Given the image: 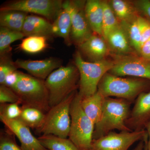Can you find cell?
I'll use <instances>...</instances> for the list:
<instances>
[{
  "label": "cell",
  "instance_id": "obj_34",
  "mask_svg": "<svg viewBox=\"0 0 150 150\" xmlns=\"http://www.w3.org/2000/svg\"><path fill=\"white\" fill-rule=\"evenodd\" d=\"M138 12L141 13L150 21V1L139 0L134 2Z\"/></svg>",
  "mask_w": 150,
  "mask_h": 150
},
{
  "label": "cell",
  "instance_id": "obj_26",
  "mask_svg": "<svg viewBox=\"0 0 150 150\" xmlns=\"http://www.w3.org/2000/svg\"><path fill=\"white\" fill-rule=\"evenodd\" d=\"M25 37L22 32L15 31L7 28L0 27V55L8 54L11 50L10 45L16 40Z\"/></svg>",
  "mask_w": 150,
  "mask_h": 150
},
{
  "label": "cell",
  "instance_id": "obj_33",
  "mask_svg": "<svg viewBox=\"0 0 150 150\" xmlns=\"http://www.w3.org/2000/svg\"><path fill=\"white\" fill-rule=\"evenodd\" d=\"M138 21L139 23L141 34V46L150 38V21L145 18L139 16Z\"/></svg>",
  "mask_w": 150,
  "mask_h": 150
},
{
  "label": "cell",
  "instance_id": "obj_9",
  "mask_svg": "<svg viewBox=\"0 0 150 150\" xmlns=\"http://www.w3.org/2000/svg\"><path fill=\"white\" fill-rule=\"evenodd\" d=\"M148 139L147 131H111L105 136L93 139L90 150H128L135 142Z\"/></svg>",
  "mask_w": 150,
  "mask_h": 150
},
{
  "label": "cell",
  "instance_id": "obj_3",
  "mask_svg": "<svg viewBox=\"0 0 150 150\" xmlns=\"http://www.w3.org/2000/svg\"><path fill=\"white\" fill-rule=\"evenodd\" d=\"M80 75L73 65L60 67L45 80L50 107L55 106L79 88Z\"/></svg>",
  "mask_w": 150,
  "mask_h": 150
},
{
  "label": "cell",
  "instance_id": "obj_20",
  "mask_svg": "<svg viewBox=\"0 0 150 150\" xmlns=\"http://www.w3.org/2000/svg\"><path fill=\"white\" fill-rule=\"evenodd\" d=\"M105 99V98L98 91L91 96L81 98V105L84 112L95 125L100 119Z\"/></svg>",
  "mask_w": 150,
  "mask_h": 150
},
{
  "label": "cell",
  "instance_id": "obj_39",
  "mask_svg": "<svg viewBox=\"0 0 150 150\" xmlns=\"http://www.w3.org/2000/svg\"><path fill=\"white\" fill-rule=\"evenodd\" d=\"M144 150H147V149L146 146V145H145V147H144Z\"/></svg>",
  "mask_w": 150,
  "mask_h": 150
},
{
  "label": "cell",
  "instance_id": "obj_30",
  "mask_svg": "<svg viewBox=\"0 0 150 150\" xmlns=\"http://www.w3.org/2000/svg\"><path fill=\"white\" fill-rule=\"evenodd\" d=\"M14 135L7 129L0 133V150H23L17 144Z\"/></svg>",
  "mask_w": 150,
  "mask_h": 150
},
{
  "label": "cell",
  "instance_id": "obj_22",
  "mask_svg": "<svg viewBox=\"0 0 150 150\" xmlns=\"http://www.w3.org/2000/svg\"><path fill=\"white\" fill-rule=\"evenodd\" d=\"M28 13L21 11H1L0 25L2 27L21 32Z\"/></svg>",
  "mask_w": 150,
  "mask_h": 150
},
{
  "label": "cell",
  "instance_id": "obj_16",
  "mask_svg": "<svg viewBox=\"0 0 150 150\" xmlns=\"http://www.w3.org/2000/svg\"><path fill=\"white\" fill-rule=\"evenodd\" d=\"M104 39L110 52L115 55L137 54L131 46L126 31L120 23L118 27L108 34Z\"/></svg>",
  "mask_w": 150,
  "mask_h": 150
},
{
  "label": "cell",
  "instance_id": "obj_27",
  "mask_svg": "<svg viewBox=\"0 0 150 150\" xmlns=\"http://www.w3.org/2000/svg\"><path fill=\"white\" fill-rule=\"evenodd\" d=\"M103 6V36L104 38L120 25V22L107 1H102Z\"/></svg>",
  "mask_w": 150,
  "mask_h": 150
},
{
  "label": "cell",
  "instance_id": "obj_21",
  "mask_svg": "<svg viewBox=\"0 0 150 150\" xmlns=\"http://www.w3.org/2000/svg\"><path fill=\"white\" fill-rule=\"evenodd\" d=\"M108 2L120 23L131 21L139 16L134 3L124 0H111Z\"/></svg>",
  "mask_w": 150,
  "mask_h": 150
},
{
  "label": "cell",
  "instance_id": "obj_11",
  "mask_svg": "<svg viewBox=\"0 0 150 150\" xmlns=\"http://www.w3.org/2000/svg\"><path fill=\"white\" fill-rule=\"evenodd\" d=\"M86 1H69L71 16V43L79 46L94 33L85 12Z\"/></svg>",
  "mask_w": 150,
  "mask_h": 150
},
{
  "label": "cell",
  "instance_id": "obj_10",
  "mask_svg": "<svg viewBox=\"0 0 150 150\" xmlns=\"http://www.w3.org/2000/svg\"><path fill=\"white\" fill-rule=\"evenodd\" d=\"M113 66L108 73L122 77L125 76L150 81V62L137 54L114 55Z\"/></svg>",
  "mask_w": 150,
  "mask_h": 150
},
{
  "label": "cell",
  "instance_id": "obj_6",
  "mask_svg": "<svg viewBox=\"0 0 150 150\" xmlns=\"http://www.w3.org/2000/svg\"><path fill=\"white\" fill-rule=\"evenodd\" d=\"M81 99L77 92L70 108L71 123L68 137L80 150H90L95 124L84 112Z\"/></svg>",
  "mask_w": 150,
  "mask_h": 150
},
{
  "label": "cell",
  "instance_id": "obj_19",
  "mask_svg": "<svg viewBox=\"0 0 150 150\" xmlns=\"http://www.w3.org/2000/svg\"><path fill=\"white\" fill-rule=\"evenodd\" d=\"M86 17L93 32L103 36L102 23L103 6L102 1L88 0L85 6Z\"/></svg>",
  "mask_w": 150,
  "mask_h": 150
},
{
  "label": "cell",
  "instance_id": "obj_23",
  "mask_svg": "<svg viewBox=\"0 0 150 150\" xmlns=\"http://www.w3.org/2000/svg\"><path fill=\"white\" fill-rule=\"evenodd\" d=\"M21 113L19 119L30 129L39 130L43 126L46 113L35 108L21 106Z\"/></svg>",
  "mask_w": 150,
  "mask_h": 150
},
{
  "label": "cell",
  "instance_id": "obj_13",
  "mask_svg": "<svg viewBox=\"0 0 150 150\" xmlns=\"http://www.w3.org/2000/svg\"><path fill=\"white\" fill-rule=\"evenodd\" d=\"M7 129L17 137L23 150H48L41 144L38 138L31 133L30 129L20 119L7 120L0 118Z\"/></svg>",
  "mask_w": 150,
  "mask_h": 150
},
{
  "label": "cell",
  "instance_id": "obj_37",
  "mask_svg": "<svg viewBox=\"0 0 150 150\" xmlns=\"http://www.w3.org/2000/svg\"><path fill=\"white\" fill-rule=\"evenodd\" d=\"M145 129L147 131L148 140L144 142L146 146L147 150H150V121L146 126Z\"/></svg>",
  "mask_w": 150,
  "mask_h": 150
},
{
  "label": "cell",
  "instance_id": "obj_31",
  "mask_svg": "<svg viewBox=\"0 0 150 150\" xmlns=\"http://www.w3.org/2000/svg\"><path fill=\"white\" fill-rule=\"evenodd\" d=\"M8 54L1 56L0 62V83L3 85L6 77L11 73L17 70V68L8 56Z\"/></svg>",
  "mask_w": 150,
  "mask_h": 150
},
{
  "label": "cell",
  "instance_id": "obj_1",
  "mask_svg": "<svg viewBox=\"0 0 150 150\" xmlns=\"http://www.w3.org/2000/svg\"><path fill=\"white\" fill-rule=\"evenodd\" d=\"M131 104L132 103L122 98H105L100 119L95 125L93 139L105 136L114 129L132 131L126 124L130 115Z\"/></svg>",
  "mask_w": 150,
  "mask_h": 150
},
{
  "label": "cell",
  "instance_id": "obj_32",
  "mask_svg": "<svg viewBox=\"0 0 150 150\" xmlns=\"http://www.w3.org/2000/svg\"><path fill=\"white\" fill-rule=\"evenodd\" d=\"M0 103H18L19 99L14 91L4 85L0 86Z\"/></svg>",
  "mask_w": 150,
  "mask_h": 150
},
{
  "label": "cell",
  "instance_id": "obj_15",
  "mask_svg": "<svg viewBox=\"0 0 150 150\" xmlns=\"http://www.w3.org/2000/svg\"><path fill=\"white\" fill-rule=\"evenodd\" d=\"M79 47L82 54L92 62L105 59L110 52L104 38L95 33Z\"/></svg>",
  "mask_w": 150,
  "mask_h": 150
},
{
  "label": "cell",
  "instance_id": "obj_14",
  "mask_svg": "<svg viewBox=\"0 0 150 150\" xmlns=\"http://www.w3.org/2000/svg\"><path fill=\"white\" fill-rule=\"evenodd\" d=\"M17 69H23L33 76L45 80L51 73L62 67V62L55 58L39 60L17 59L14 62Z\"/></svg>",
  "mask_w": 150,
  "mask_h": 150
},
{
  "label": "cell",
  "instance_id": "obj_36",
  "mask_svg": "<svg viewBox=\"0 0 150 150\" xmlns=\"http://www.w3.org/2000/svg\"><path fill=\"white\" fill-rule=\"evenodd\" d=\"M139 56L150 62V38L141 46Z\"/></svg>",
  "mask_w": 150,
  "mask_h": 150
},
{
  "label": "cell",
  "instance_id": "obj_25",
  "mask_svg": "<svg viewBox=\"0 0 150 150\" xmlns=\"http://www.w3.org/2000/svg\"><path fill=\"white\" fill-rule=\"evenodd\" d=\"M138 17L131 21L121 22L120 23L125 30L131 46L139 56L142 38Z\"/></svg>",
  "mask_w": 150,
  "mask_h": 150
},
{
  "label": "cell",
  "instance_id": "obj_4",
  "mask_svg": "<svg viewBox=\"0 0 150 150\" xmlns=\"http://www.w3.org/2000/svg\"><path fill=\"white\" fill-rule=\"evenodd\" d=\"M74 63L79 73L78 93L81 98L96 93L98 84L103 77L113 66L112 61L105 59L96 62H86L80 51L75 54Z\"/></svg>",
  "mask_w": 150,
  "mask_h": 150
},
{
  "label": "cell",
  "instance_id": "obj_28",
  "mask_svg": "<svg viewBox=\"0 0 150 150\" xmlns=\"http://www.w3.org/2000/svg\"><path fill=\"white\" fill-rule=\"evenodd\" d=\"M46 39V38L43 36H28L22 40L20 48L29 54L39 53L47 47Z\"/></svg>",
  "mask_w": 150,
  "mask_h": 150
},
{
  "label": "cell",
  "instance_id": "obj_29",
  "mask_svg": "<svg viewBox=\"0 0 150 150\" xmlns=\"http://www.w3.org/2000/svg\"><path fill=\"white\" fill-rule=\"evenodd\" d=\"M18 103H6L0 104V118L7 120L19 119L21 113V107Z\"/></svg>",
  "mask_w": 150,
  "mask_h": 150
},
{
  "label": "cell",
  "instance_id": "obj_5",
  "mask_svg": "<svg viewBox=\"0 0 150 150\" xmlns=\"http://www.w3.org/2000/svg\"><path fill=\"white\" fill-rule=\"evenodd\" d=\"M11 89L22 106L35 108L45 113L51 108L45 80L22 72L17 83Z\"/></svg>",
  "mask_w": 150,
  "mask_h": 150
},
{
  "label": "cell",
  "instance_id": "obj_8",
  "mask_svg": "<svg viewBox=\"0 0 150 150\" xmlns=\"http://www.w3.org/2000/svg\"><path fill=\"white\" fill-rule=\"evenodd\" d=\"M62 0H17L5 3L0 11L16 10L39 15L54 21L63 8Z\"/></svg>",
  "mask_w": 150,
  "mask_h": 150
},
{
  "label": "cell",
  "instance_id": "obj_7",
  "mask_svg": "<svg viewBox=\"0 0 150 150\" xmlns=\"http://www.w3.org/2000/svg\"><path fill=\"white\" fill-rule=\"evenodd\" d=\"M77 92H74L62 102L51 108L46 113L43 126L35 131L37 134L53 135L64 139L69 137L71 123L70 108Z\"/></svg>",
  "mask_w": 150,
  "mask_h": 150
},
{
  "label": "cell",
  "instance_id": "obj_35",
  "mask_svg": "<svg viewBox=\"0 0 150 150\" xmlns=\"http://www.w3.org/2000/svg\"><path fill=\"white\" fill-rule=\"evenodd\" d=\"M21 74V72L17 70L11 73L6 77L4 83L3 85L10 88H12L17 83Z\"/></svg>",
  "mask_w": 150,
  "mask_h": 150
},
{
  "label": "cell",
  "instance_id": "obj_17",
  "mask_svg": "<svg viewBox=\"0 0 150 150\" xmlns=\"http://www.w3.org/2000/svg\"><path fill=\"white\" fill-rule=\"evenodd\" d=\"M52 24L53 35L62 38L67 45H71V16L69 1H64L62 10Z\"/></svg>",
  "mask_w": 150,
  "mask_h": 150
},
{
  "label": "cell",
  "instance_id": "obj_24",
  "mask_svg": "<svg viewBox=\"0 0 150 150\" xmlns=\"http://www.w3.org/2000/svg\"><path fill=\"white\" fill-rule=\"evenodd\" d=\"M43 146L48 150H80L69 139L53 135H40L38 138Z\"/></svg>",
  "mask_w": 150,
  "mask_h": 150
},
{
  "label": "cell",
  "instance_id": "obj_18",
  "mask_svg": "<svg viewBox=\"0 0 150 150\" xmlns=\"http://www.w3.org/2000/svg\"><path fill=\"white\" fill-rule=\"evenodd\" d=\"M21 32L26 37L43 36L47 38L53 35L52 23L44 18L35 15L27 16Z\"/></svg>",
  "mask_w": 150,
  "mask_h": 150
},
{
  "label": "cell",
  "instance_id": "obj_12",
  "mask_svg": "<svg viewBox=\"0 0 150 150\" xmlns=\"http://www.w3.org/2000/svg\"><path fill=\"white\" fill-rule=\"evenodd\" d=\"M150 121V91L140 94L126 121V126L131 131L145 130Z\"/></svg>",
  "mask_w": 150,
  "mask_h": 150
},
{
  "label": "cell",
  "instance_id": "obj_38",
  "mask_svg": "<svg viewBox=\"0 0 150 150\" xmlns=\"http://www.w3.org/2000/svg\"><path fill=\"white\" fill-rule=\"evenodd\" d=\"M145 147V142L144 141H140L139 144H137L133 150H143L144 149Z\"/></svg>",
  "mask_w": 150,
  "mask_h": 150
},
{
  "label": "cell",
  "instance_id": "obj_2",
  "mask_svg": "<svg viewBox=\"0 0 150 150\" xmlns=\"http://www.w3.org/2000/svg\"><path fill=\"white\" fill-rule=\"evenodd\" d=\"M150 87V81L138 78H123L107 73L100 81L97 91L105 98L115 97L131 103Z\"/></svg>",
  "mask_w": 150,
  "mask_h": 150
}]
</instances>
